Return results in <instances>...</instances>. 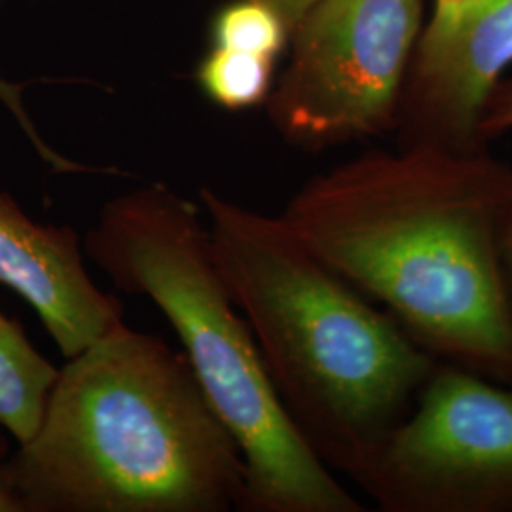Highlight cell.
<instances>
[{
	"instance_id": "3957f363",
	"label": "cell",
	"mask_w": 512,
	"mask_h": 512,
	"mask_svg": "<svg viewBox=\"0 0 512 512\" xmlns=\"http://www.w3.org/2000/svg\"><path fill=\"white\" fill-rule=\"evenodd\" d=\"M222 279L296 431L355 486L416 403L435 361L283 217L200 188Z\"/></svg>"
},
{
	"instance_id": "2e32d148",
	"label": "cell",
	"mask_w": 512,
	"mask_h": 512,
	"mask_svg": "<svg viewBox=\"0 0 512 512\" xmlns=\"http://www.w3.org/2000/svg\"><path fill=\"white\" fill-rule=\"evenodd\" d=\"M6 431L0 427V512H19L18 503L8 488L6 480V461L10 458V440L4 435Z\"/></svg>"
},
{
	"instance_id": "6da1fadb",
	"label": "cell",
	"mask_w": 512,
	"mask_h": 512,
	"mask_svg": "<svg viewBox=\"0 0 512 512\" xmlns=\"http://www.w3.org/2000/svg\"><path fill=\"white\" fill-rule=\"evenodd\" d=\"M511 177L490 147L397 145L315 175L281 217L435 361L512 384L497 241Z\"/></svg>"
},
{
	"instance_id": "9a60e30c",
	"label": "cell",
	"mask_w": 512,
	"mask_h": 512,
	"mask_svg": "<svg viewBox=\"0 0 512 512\" xmlns=\"http://www.w3.org/2000/svg\"><path fill=\"white\" fill-rule=\"evenodd\" d=\"M256 2H262L268 8H272L275 14L285 21L289 31L293 33V29L300 23V19L304 18L319 0H256Z\"/></svg>"
},
{
	"instance_id": "8992f818",
	"label": "cell",
	"mask_w": 512,
	"mask_h": 512,
	"mask_svg": "<svg viewBox=\"0 0 512 512\" xmlns=\"http://www.w3.org/2000/svg\"><path fill=\"white\" fill-rule=\"evenodd\" d=\"M357 488L382 512H512V384L437 363Z\"/></svg>"
},
{
	"instance_id": "8fae6325",
	"label": "cell",
	"mask_w": 512,
	"mask_h": 512,
	"mask_svg": "<svg viewBox=\"0 0 512 512\" xmlns=\"http://www.w3.org/2000/svg\"><path fill=\"white\" fill-rule=\"evenodd\" d=\"M215 48L277 59L291 40L285 21L262 2L239 0L220 10L213 21Z\"/></svg>"
},
{
	"instance_id": "52a82bcc",
	"label": "cell",
	"mask_w": 512,
	"mask_h": 512,
	"mask_svg": "<svg viewBox=\"0 0 512 512\" xmlns=\"http://www.w3.org/2000/svg\"><path fill=\"white\" fill-rule=\"evenodd\" d=\"M512 65V0H433L412 57L397 145L490 147L478 126Z\"/></svg>"
},
{
	"instance_id": "ba28073f",
	"label": "cell",
	"mask_w": 512,
	"mask_h": 512,
	"mask_svg": "<svg viewBox=\"0 0 512 512\" xmlns=\"http://www.w3.org/2000/svg\"><path fill=\"white\" fill-rule=\"evenodd\" d=\"M0 285L35 310L67 359L122 323L124 304L93 283L74 228L35 222L8 192H0Z\"/></svg>"
},
{
	"instance_id": "30bf717a",
	"label": "cell",
	"mask_w": 512,
	"mask_h": 512,
	"mask_svg": "<svg viewBox=\"0 0 512 512\" xmlns=\"http://www.w3.org/2000/svg\"><path fill=\"white\" fill-rule=\"evenodd\" d=\"M274 59L238 50L215 48L198 67L203 93L226 110L264 105L272 92Z\"/></svg>"
},
{
	"instance_id": "9c48e42d",
	"label": "cell",
	"mask_w": 512,
	"mask_h": 512,
	"mask_svg": "<svg viewBox=\"0 0 512 512\" xmlns=\"http://www.w3.org/2000/svg\"><path fill=\"white\" fill-rule=\"evenodd\" d=\"M57 376L18 319L0 310V427L18 444L37 433Z\"/></svg>"
},
{
	"instance_id": "4fadbf2b",
	"label": "cell",
	"mask_w": 512,
	"mask_h": 512,
	"mask_svg": "<svg viewBox=\"0 0 512 512\" xmlns=\"http://www.w3.org/2000/svg\"><path fill=\"white\" fill-rule=\"evenodd\" d=\"M509 131H512V78H503L484 107L478 133L490 145V141Z\"/></svg>"
},
{
	"instance_id": "277c9868",
	"label": "cell",
	"mask_w": 512,
	"mask_h": 512,
	"mask_svg": "<svg viewBox=\"0 0 512 512\" xmlns=\"http://www.w3.org/2000/svg\"><path fill=\"white\" fill-rule=\"evenodd\" d=\"M84 251L122 293L148 298L183 344L245 459V512H363L296 431L222 279L202 209L165 184L105 203Z\"/></svg>"
},
{
	"instance_id": "5b68a950",
	"label": "cell",
	"mask_w": 512,
	"mask_h": 512,
	"mask_svg": "<svg viewBox=\"0 0 512 512\" xmlns=\"http://www.w3.org/2000/svg\"><path fill=\"white\" fill-rule=\"evenodd\" d=\"M423 14L425 0H319L264 103L283 139L323 150L393 131Z\"/></svg>"
},
{
	"instance_id": "7a4b0ae2",
	"label": "cell",
	"mask_w": 512,
	"mask_h": 512,
	"mask_svg": "<svg viewBox=\"0 0 512 512\" xmlns=\"http://www.w3.org/2000/svg\"><path fill=\"white\" fill-rule=\"evenodd\" d=\"M4 473L19 512L243 511L247 484L186 355L124 321L59 368Z\"/></svg>"
},
{
	"instance_id": "7c38bea8",
	"label": "cell",
	"mask_w": 512,
	"mask_h": 512,
	"mask_svg": "<svg viewBox=\"0 0 512 512\" xmlns=\"http://www.w3.org/2000/svg\"><path fill=\"white\" fill-rule=\"evenodd\" d=\"M23 90L25 88L21 84H12V82H6L4 78H0V101L4 103L6 109L12 112L19 128L27 135V139L31 141L33 148L37 150L40 160L50 165L57 173H97L95 167L78 164V162H73V160L61 156L40 137L37 126L33 124L31 116L27 114V109L23 105Z\"/></svg>"
},
{
	"instance_id": "5bb4252c",
	"label": "cell",
	"mask_w": 512,
	"mask_h": 512,
	"mask_svg": "<svg viewBox=\"0 0 512 512\" xmlns=\"http://www.w3.org/2000/svg\"><path fill=\"white\" fill-rule=\"evenodd\" d=\"M497 241H499V258H501L505 289H507V298L512 311V177L499 209Z\"/></svg>"
}]
</instances>
